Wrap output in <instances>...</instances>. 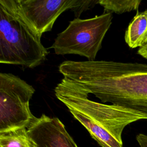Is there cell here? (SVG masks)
Instances as JSON below:
<instances>
[{"label": "cell", "mask_w": 147, "mask_h": 147, "mask_svg": "<svg viewBox=\"0 0 147 147\" xmlns=\"http://www.w3.org/2000/svg\"><path fill=\"white\" fill-rule=\"evenodd\" d=\"M66 77L102 102L147 116V64L113 61H71Z\"/></svg>", "instance_id": "obj_1"}, {"label": "cell", "mask_w": 147, "mask_h": 147, "mask_svg": "<svg viewBox=\"0 0 147 147\" xmlns=\"http://www.w3.org/2000/svg\"><path fill=\"white\" fill-rule=\"evenodd\" d=\"M55 93L76 120L85 119L105 128L122 143V133L127 125L147 119L146 115L133 110L90 100L87 91L65 78L57 84Z\"/></svg>", "instance_id": "obj_3"}, {"label": "cell", "mask_w": 147, "mask_h": 147, "mask_svg": "<svg viewBox=\"0 0 147 147\" xmlns=\"http://www.w3.org/2000/svg\"><path fill=\"white\" fill-rule=\"evenodd\" d=\"M0 147H36L26 128L0 132Z\"/></svg>", "instance_id": "obj_9"}, {"label": "cell", "mask_w": 147, "mask_h": 147, "mask_svg": "<svg viewBox=\"0 0 147 147\" xmlns=\"http://www.w3.org/2000/svg\"><path fill=\"white\" fill-rule=\"evenodd\" d=\"M48 54L41 37L20 11L17 0H0V63L33 68Z\"/></svg>", "instance_id": "obj_2"}, {"label": "cell", "mask_w": 147, "mask_h": 147, "mask_svg": "<svg viewBox=\"0 0 147 147\" xmlns=\"http://www.w3.org/2000/svg\"><path fill=\"white\" fill-rule=\"evenodd\" d=\"M137 53L142 57L147 59V44L142 47L141 48H140L138 50Z\"/></svg>", "instance_id": "obj_12"}, {"label": "cell", "mask_w": 147, "mask_h": 147, "mask_svg": "<svg viewBox=\"0 0 147 147\" xmlns=\"http://www.w3.org/2000/svg\"><path fill=\"white\" fill-rule=\"evenodd\" d=\"M26 129L36 147H78L58 118L43 114Z\"/></svg>", "instance_id": "obj_7"}, {"label": "cell", "mask_w": 147, "mask_h": 147, "mask_svg": "<svg viewBox=\"0 0 147 147\" xmlns=\"http://www.w3.org/2000/svg\"><path fill=\"white\" fill-rule=\"evenodd\" d=\"M125 40L131 48L147 44V10L137 13L126 30Z\"/></svg>", "instance_id": "obj_8"}, {"label": "cell", "mask_w": 147, "mask_h": 147, "mask_svg": "<svg viewBox=\"0 0 147 147\" xmlns=\"http://www.w3.org/2000/svg\"><path fill=\"white\" fill-rule=\"evenodd\" d=\"M34 88L20 78L0 73V132L27 128L36 118L29 109Z\"/></svg>", "instance_id": "obj_5"}, {"label": "cell", "mask_w": 147, "mask_h": 147, "mask_svg": "<svg viewBox=\"0 0 147 147\" xmlns=\"http://www.w3.org/2000/svg\"><path fill=\"white\" fill-rule=\"evenodd\" d=\"M81 0H17L22 16L41 37L51 31L59 16L77 7Z\"/></svg>", "instance_id": "obj_6"}, {"label": "cell", "mask_w": 147, "mask_h": 147, "mask_svg": "<svg viewBox=\"0 0 147 147\" xmlns=\"http://www.w3.org/2000/svg\"><path fill=\"white\" fill-rule=\"evenodd\" d=\"M141 0H99L98 3L103 7L104 13L122 14L137 10Z\"/></svg>", "instance_id": "obj_10"}, {"label": "cell", "mask_w": 147, "mask_h": 147, "mask_svg": "<svg viewBox=\"0 0 147 147\" xmlns=\"http://www.w3.org/2000/svg\"><path fill=\"white\" fill-rule=\"evenodd\" d=\"M99 1H83L81 0L80 4L74 9H72L75 14V16L79 17L80 14L85 10L93 6L95 3H98Z\"/></svg>", "instance_id": "obj_11"}, {"label": "cell", "mask_w": 147, "mask_h": 147, "mask_svg": "<svg viewBox=\"0 0 147 147\" xmlns=\"http://www.w3.org/2000/svg\"><path fill=\"white\" fill-rule=\"evenodd\" d=\"M112 18L111 13L87 19L75 18L58 34L51 48L56 55H78L87 57L88 61H94Z\"/></svg>", "instance_id": "obj_4"}]
</instances>
